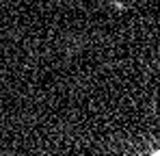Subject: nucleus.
Masks as SVG:
<instances>
[{"instance_id": "1", "label": "nucleus", "mask_w": 160, "mask_h": 156, "mask_svg": "<svg viewBox=\"0 0 160 156\" xmlns=\"http://www.w3.org/2000/svg\"><path fill=\"white\" fill-rule=\"evenodd\" d=\"M158 156H160V154H158Z\"/></svg>"}]
</instances>
